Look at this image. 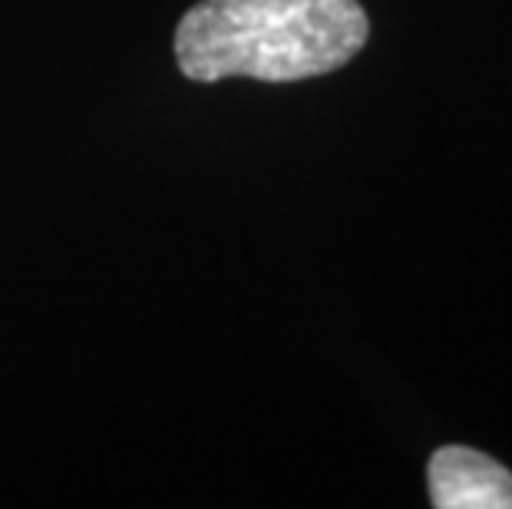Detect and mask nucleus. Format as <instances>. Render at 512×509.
<instances>
[{"label":"nucleus","mask_w":512,"mask_h":509,"mask_svg":"<svg viewBox=\"0 0 512 509\" xmlns=\"http://www.w3.org/2000/svg\"><path fill=\"white\" fill-rule=\"evenodd\" d=\"M367 34L357 0H199L179 20L176 60L195 83H291L344 67Z\"/></svg>","instance_id":"nucleus-1"},{"label":"nucleus","mask_w":512,"mask_h":509,"mask_svg":"<svg viewBox=\"0 0 512 509\" xmlns=\"http://www.w3.org/2000/svg\"><path fill=\"white\" fill-rule=\"evenodd\" d=\"M430 503L437 509H512V473L479 450L443 447L430 460Z\"/></svg>","instance_id":"nucleus-2"}]
</instances>
